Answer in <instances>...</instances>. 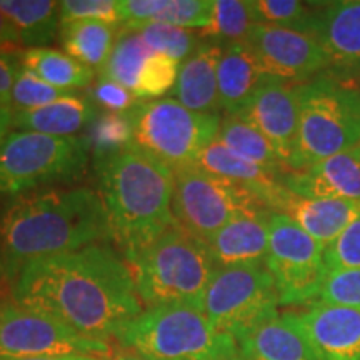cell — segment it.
Wrapping results in <instances>:
<instances>
[{"label":"cell","instance_id":"obj_1","mask_svg":"<svg viewBox=\"0 0 360 360\" xmlns=\"http://www.w3.org/2000/svg\"><path fill=\"white\" fill-rule=\"evenodd\" d=\"M12 300L96 342L117 339L143 312L130 267L103 244L27 264Z\"/></svg>","mask_w":360,"mask_h":360},{"label":"cell","instance_id":"obj_2","mask_svg":"<svg viewBox=\"0 0 360 360\" xmlns=\"http://www.w3.org/2000/svg\"><path fill=\"white\" fill-rule=\"evenodd\" d=\"M112 232L98 193L51 188L15 197L0 217V265L19 276L27 264L102 244Z\"/></svg>","mask_w":360,"mask_h":360},{"label":"cell","instance_id":"obj_3","mask_svg":"<svg viewBox=\"0 0 360 360\" xmlns=\"http://www.w3.org/2000/svg\"><path fill=\"white\" fill-rule=\"evenodd\" d=\"M98 195L105 207L112 238L125 257L137 254L175 224L174 170L137 147L96 160Z\"/></svg>","mask_w":360,"mask_h":360},{"label":"cell","instance_id":"obj_4","mask_svg":"<svg viewBox=\"0 0 360 360\" xmlns=\"http://www.w3.org/2000/svg\"><path fill=\"white\" fill-rule=\"evenodd\" d=\"M127 260L135 289L147 309L187 305L204 310L207 287L219 269L209 242L177 222Z\"/></svg>","mask_w":360,"mask_h":360},{"label":"cell","instance_id":"obj_5","mask_svg":"<svg viewBox=\"0 0 360 360\" xmlns=\"http://www.w3.org/2000/svg\"><path fill=\"white\" fill-rule=\"evenodd\" d=\"M124 349L150 360H240L237 340L219 330L204 310L150 307L117 335Z\"/></svg>","mask_w":360,"mask_h":360},{"label":"cell","instance_id":"obj_6","mask_svg":"<svg viewBox=\"0 0 360 360\" xmlns=\"http://www.w3.org/2000/svg\"><path fill=\"white\" fill-rule=\"evenodd\" d=\"M299 130L290 170L360 146V92L323 74L297 85Z\"/></svg>","mask_w":360,"mask_h":360},{"label":"cell","instance_id":"obj_7","mask_svg":"<svg viewBox=\"0 0 360 360\" xmlns=\"http://www.w3.org/2000/svg\"><path fill=\"white\" fill-rule=\"evenodd\" d=\"M134 146L170 170L192 167L200 152L217 139L220 114H199L172 97L139 102L129 112Z\"/></svg>","mask_w":360,"mask_h":360},{"label":"cell","instance_id":"obj_8","mask_svg":"<svg viewBox=\"0 0 360 360\" xmlns=\"http://www.w3.org/2000/svg\"><path fill=\"white\" fill-rule=\"evenodd\" d=\"M82 137L13 130L0 146V195L19 197L53 182L77 179L87 167Z\"/></svg>","mask_w":360,"mask_h":360},{"label":"cell","instance_id":"obj_9","mask_svg":"<svg viewBox=\"0 0 360 360\" xmlns=\"http://www.w3.org/2000/svg\"><path fill=\"white\" fill-rule=\"evenodd\" d=\"M278 292L265 265L217 269L207 287L204 314L237 342L278 315Z\"/></svg>","mask_w":360,"mask_h":360},{"label":"cell","instance_id":"obj_10","mask_svg":"<svg viewBox=\"0 0 360 360\" xmlns=\"http://www.w3.org/2000/svg\"><path fill=\"white\" fill-rule=\"evenodd\" d=\"M326 247L283 214H270L265 267L274 278L281 305L317 302L326 282Z\"/></svg>","mask_w":360,"mask_h":360},{"label":"cell","instance_id":"obj_11","mask_svg":"<svg viewBox=\"0 0 360 360\" xmlns=\"http://www.w3.org/2000/svg\"><path fill=\"white\" fill-rule=\"evenodd\" d=\"M174 179L172 210L175 222L205 242L236 215L247 210L265 209L249 188L202 172L197 167L180 169L174 172Z\"/></svg>","mask_w":360,"mask_h":360},{"label":"cell","instance_id":"obj_12","mask_svg":"<svg viewBox=\"0 0 360 360\" xmlns=\"http://www.w3.org/2000/svg\"><path fill=\"white\" fill-rule=\"evenodd\" d=\"M107 342L89 340L49 315L12 302L0 304V359L98 357Z\"/></svg>","mask_w":360,"mask_h":360},{"label":"cell","instance_id":"obj_13","mask_svg":"<svg viewBox=\"0 0 360 360\" xmlns=\"http://www.w3.org/2000/svg\"><path fill=\"white\" fill-rule=\"evenodd\" d=\"M245 42L265 75L285 84L309 82L330 69V58L321 42L305 30L254 24Z\"/></svg>","mask_w":360,"mask_h":360},{"label":"cell","instance_id":"obj_14","mask_svg":"<svg viewBox=\"0 0 360 360\" xmlns=\"http://www.w3.org/2000/svg\"><path fill=\"white\" fill-rule=\"evenodd\" d=\"M237 117L257 129L274 147L282 164L290 170L299 130L297 85L269 79Z\"/></svg>","mask_w":360,"mask_h":360},{"label":"cell","instance_id":"obj_15","mask_svg":"<svg viewBox=\"0 0 360 360\" xmlns=\"http://www.w3.org/2000/svg\"><path fill=\"white\" fill-rule=\"evenodd\" d=\"M317 360H360V310L315 302L294 314Z\"/></svg>","mask_w":360,"mask_h":360},{"label":"cell","instance_id":"obj_16","mask_svg":"<svg viewBox=\"0 0 360 360\" xmlns=\"http://www.w3.org/2000/svg\"><path fill=\"white\" fill-rule=\"evenodd\" d=\"M314 6L304 30L321 42L330 58V69H347L357 64L360 60V0Z\"/></svg>","mask_w":360,"mask_h":360},{"label":"cell","instance_id":"obj_17","mask_svg":"<svg viewBox=\"0 0 360 360\" xmlns=\"http://www.w3.org/2000/svg\"><path fill=\"white\" fill-rule=\"evenodd\" d=\"M272 212L287 215L305 233L327 247L360 217V200L302 197L282 187Z\"/></svg>","mask_w":360,"mask_h":360},{"label":"cell","instance_id":"obj_18","mask_svg":"<svg viewBox=\"0 0 360 360\" xmlns=\"http://www.w3.org/2000/svg\"><path fill=\"white\" fill-rule=\"evenodd\" d=\"M282 186L302 197L360 200V146L304 170H289Z\"/></svg>","mask_w":360,"mask_h":360},{"label":"cell","instance_id":"obj_19","mask_svg":"<svg viewBox=\"0 0 360 360\" xmlns=\"http://www.w3.org/2000/svg\"><path fill=\"white\" fill-rule=\"evenodd\" d=\"M270 210H247L233 217L209 240L219 269L265 265L269 252Z\"/></svg>","mask_w":360,"mask_h":360},{"label":"cell","instance_id":"obj_20","mask_svg":"<svg viewBox=\"0 0 360 360\" xmlns=\"http://www.w3.org/2000/svg\"><path fill=\"white\" fill-rule=\"evenodd\" d=\"M225 45L205 40L182 62L172 94L177 102L199 114H220L217 67Z\"/></svg>","mask_w":360,"mask_h":360},{"label":"cell","instance_id":"obj_21","mask_svg":"<svg viewBox=\"0 0 360 360\" xmlns=\"http://www.w3.org/2000/svg\"><path fill=\"white\" fill-rule=\"evenodd\" d=\"M269 79L245 40L225 45L217 67L220 110L237 115Z\"/></svg>","mask_w":360,"mask_h":360},{"label":"cell","instance_id":"obj_22","mask_svg":"<svg viewBox=\"0 0 360 360\" xmlns=\"http://www.w3.org/2000/svg\"><path fill=\"white\" fill-rule=\"evenodd\" d=\"M192 167L249 188L270 212H272L274 200L277 199L278 192L283 187L281 177L233 154L231 148L225 147L219 139H215L200 152Z\"/></svg>","mask_w":360,"mask_h":360},{"label":"cell","instance_id":"obj_23","mask_svg":"<svg viewBox=\"0 0 360 360\" xmlns=\"http://www.w3.org/2000/svg\"><path fill=\"white\" fill-rule=\"evenodd\" d=\"M237 344L240 360H317L294 314L269 319Z\"/></svg>","mask_w":360,"mask_h":360},{"label":"cell","instance_id":"obj_24","mask_svg":"<svg viewBox=\"0 0 360 360\" xmlns=\"http://www.w3.org/2000/svg\"><path fill=\"white\" fill-rule=\"evenodd\" d=\"M96 117V103L90 98L87 101L74 94L40 109L13 112L12 125L17 130L57 135V137H75V134L87 129Z\"/></svg>","mask_w":360,"mask_h":360},{"label":"cell","instance_id":"obj_25","mask_svg":"<svg viewBox=\"0 0 360 360\" xmlns=\"http://www.w3.org/2000/svg\"><path fill=\"white\" fill-rule=\"evenodd\" d=\"M0 12L15 27L20 42L29 49H44L58 34V2L52 0H0Z\"/></svg>","mask_w":360,"mask_h":360},{"label":"cell","instance_id":"obj_26","mask_svg":"<svg viewBox=\"0 0 360 360\" xmlns=\"http://www.w3.org/2000/svg\"><path fill=\"white\" fill-rule=\"evenodd\" d=\"M58 37L67 56L102 72L114 49L115 27L92 20L67 22L58 27Z\"/></svg>","mask_w":360,"mask_h":360},{"label":"cell","instance_id":"obj_27","mask_svg":"<svg viewBox=\"0 0 360 360\" xmlns=\"http://www.w3.org/2000/svg\"><path fill=\"white\" fill-rule=\"evenodd\" d=\"M217 139L225 147L231 148L233 154L252 162V164L267 170L270 174L277 175V177L282 179L283 174L289 172V169L282 164V160L278 159L267 139L257 129L242 120L240 117H222Z\"/></svg>","mask_w":360,"mask_h":360},{"label":"cell","instance_id":"obj_28","mask_svg":"<svg viewBox=\"0 0 360 360\" xmlns=\"http://www.w3.org/2000/svg\"><path fill=\"white\" fill-rule=\"evenodd\" d=\"M22 65L58 89H84L94 80V70L90 67L56 49H25L22 51Z\"/></svg>","mask_w":360,"mask_h":360},{"label":"cell","instance_id":"obj_29","mask_svg":"<svg viewBox=\"0 0 360 360\" xmlns=\"http://www.w3.org/2000/svg\"><path fill=\"white\" fill-rule=\"evenodd\" d=\"M84 142L94 157V162L120 154L134 146L132 117L127 114L105 112L97 114L85 129Z\"/></svg>","mask_w":360,"mask_h":360},{"label":"cell","instance_id":"obj_30","mask_svg":"<svg viewBox=\"0 0 360 360\" xmlns=\"http://www.w3.org/2000/svg\"><path fill=\"white\" fill-rule=\"evenodd\" d=\"M152 53L154 51L143 42L142 35L137 30L122 29L117 35L109 60L101 74L134 92L137 80L141 77L142 67Z\"/></svg>","mask_w":360,"mask_h":360},{"label":"cell","instance_id":"obj_31","mask_svg":"<svg viewBox=\"0 0 360 360\" xmlns=\"http://www.w3.org/2000/svg\"><path fill=\"white\" fill-rule=\"evenodd\" d=\"M254 24L250 4L245 0H214L212 22L200 30V37L222 45L244 42Z\"/></svg>","mask_w":360,"mask_h":360},{"label":"cell","instance_id":"obj_32","mask_svg":"<svg viewBox=\"0 0 360 360\" xmlns=\"http://www.w3.org/2000/svg\"><path fill=\"white\" fill-rule=\"evenodd\" d=\"M152 51L164 53L175 62H182L202 44L200 35L192 30L175 27L164 22H152L137 30Z\"/></svg>","mask_w":360,"mask_h":360},{"label":"cell","instance_id":"obj_33","mask_svg":"<svg viewBox=\"0 0 360 360\" xmlns=\"http://www.w3.org/2000/svg\"><path fill=\"white\" fill-rule=\"evenodd\" d=\"M75 90L58 89L53 85L47 84L34 72L27 70L24 65L17 75L15 85L12 90V110L13 112H25L40 109V107L49 105V103L64 98L69 96H74Z\"/></svg>","mask_w":360,"mask_h":360},{"label":"cell","instance_id":"obj_34","mask_svg":"<svg viewBox=\"0 0 360 360\" xmlns=\"http://www.w3.org/2000/svg\"><path fill=\"white\" fill-rule=\"evenodd\" d=\"M250 11L255 24L289 27L304 30L305 22L312 13V4L299 0H250Z\"/></svg>","mask_w":360,"mask_h":360},{"label":"cell","instance_id":"obj_35","mask_svg":"<svg viewBox=\"0 0 360 360\" xmlns=\"http://www.w3.org/2000/svg\"><path fill=\"white\" fill-rule=\"evenodd\" d=\"M179 75V62L164 53L154 52L147 58L142 67L141 77L135 85V98H155L164 96L170 89H174Z\"/></svg>","mask_w":360,"mask_h":360},{"label":"cell","instance_id":"obj_36","mask_svg":"<svg viewBox=\"0 0 360 360\" xmlns=\"http://www.w3.org/2000/svg\"><path fill=\"white\" fill-rule=\"evenodd\" d=\"M214 0H167L157 22L182 29H205L212 22Z\"/></svg>","mask_w":360,"mask_h":360},{"label":"cell","instance_id":"obj_37","mask_svg":"<svg viewBox=\"0 0 360 360\" xmlns=\"http://www.w3.org/2000/svg\"><path fill=\"white\" fill-rule=\"evenodd\" d=\"M58 19L60 24L92 20L114 27L122 22L115 0H64L58 2Z\"/></svg>","mask_w":360,"mask_h":360},{"label":"cell","instance_id":"obj_38","mask_svg":"<svg viewBox=\"0 0 360 360\" xmlns=\"http://www.w3.org/2000/svg\"><path fill=\"white\" fill-rule=\"evenodd\" d=\"M317 302L360 310V269L328 272Z\"/></svg>","mask_w":360,"mask_h":360},{"label":"cell","instance_id":"obj_39","mask_svg":"<svg viewBox=\"0 0 360 360\" xmlns=\"http://www.w3.org/2000/svg\"><path fill=\"white\" fill-rule=\"evenodd\" d=\"M323 259L328 272L360 269V217L355 219L330 245L326 247Z\"/></svg>","mask_w":360,"mask_h":360},{"label":"cell","instance_id":"obj_40","mask_svg":"<svg viewBox=\"0 0 360 360\" xmlns=\"http://www.w3.org/2000/svg\"><path fill=\"white\" fill-rule=\"evenodd\" d=\"M90 98L105 112H115V114H127L139 103L129 89L103 74H98L96 84L90 87Z\"/></svg>","mask_w":360,"mask_h":360},{"label":"cell","instance_id":"obj_41","mask_svg":"<svg viewBox=\"0 0 360 360\" xmlns=\"http://www.w3.org/2000/svg\"><path fill=\"white\" fill-rule=\"evenodd\" d=\"M22 69V52H0V107H11L12 90Z\"/></svg>","mask_w":360,"mask_h":360},{"label":"cell","instance_id":"obj_42","mask_svg":"<svg viewBox=\"0 0 360 360\" xmlns=\"http://www.w3.org/2000/svg\"><path fill=\"white\" fill-rule=\"evenodd\" d=\"M22 45L15 27L0 12V52H15Z\"/></svg>","mask_w":360,"mask_h":360},{"label":"cell","instance_id":"obj_43","mask_svg":"<svg viewBox=\"0 0 360 360\" xmlns=\"http://www.w3.org/2000/svg\"><path fill=\"white\" fill-rule=\"evenodd\" d=\"M326 74L330 75L337 80H340L342 84H347L350 87H354L355 90L360 92V60L357 64L347 67V69H330L327 70Z\"/></svg>","mask_w":360,"mask_h":360},{"label":"cell","instance_id":"obj_44","mask_svg":"<svg viewBox=\"0 0 360 360\" xmlns=\"http://www.w3.org/2000/svg\"><path fill=\"white\" fill-rule=\"evenodd\" d=\"M13 110L12 107H0V146L8 135V127L12 125Z\"/></svg>","mask_w":360,"mask_h":360},{"label":"cell","instance_id":"obj_45","mask_svg":"<svg viewBox=\"0 0 360 360\" xmlns=\"http://www.w3.org/2000/svg\"><path fill=\"white\" fill-rule=\"evenodd\" d=\"M0 360H98L96 357H29V359H0Z\"/></svg>","mask_w":360,"mask_h":360},{"label":"cell","instance_id":"obj_46","mask_svg":"<svg viewBox=\"0 0 360 360\" xmlns=\"http://www.w3.org/2000/svg\"><path fill=\"white\" fill-rule=\"evenodd\" d=\"M114 360H150V359L141 357V355H135V354H125V355H120V357H115Z\"/></svg>","mask_w":360,"mask_h":360}]
</instances>
